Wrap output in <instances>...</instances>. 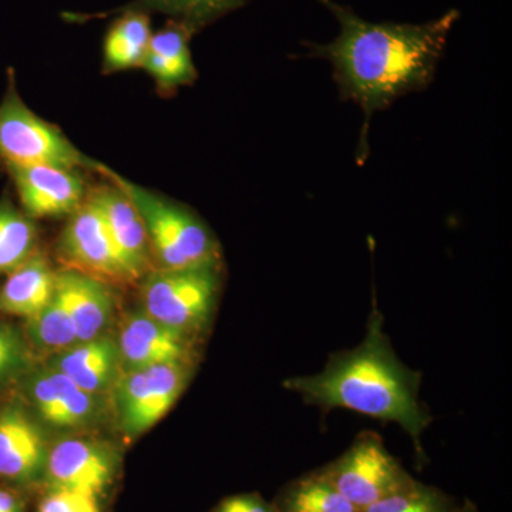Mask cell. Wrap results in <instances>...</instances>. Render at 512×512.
Here are the masks:
<instances>
[{
  "instance_id": "18",
  "label": "cell",
  "mask_w": 512,
  "mask_h": 512,
  "mask_svg": "<svg viewBox=\"0 0 512 512\" xmlns=\"http://www.w3.org/2000/svg\"><path fill=\"white\" fill-rule=\"evenodd\" d=\"M57 285L72 313L77 343L106 333L116 308L111 285L70 269L57 272Z\"/></svg>"
},
{
  "instance_id": "13",
  "label": "cell",
  "mask_w": 512,
  "mask_h": 512,
  "mask_svg": "<svg viewBox=\"0 0 512 512\" xmlns=\"http://www.w3.org/2000/svg\"><path fill=\"white\" fill-rule=\"evenodd\" d=\"M87 201L99 212L111 242L134 282L153 271L150 242L143 218L119 185L107 180L87 192Z\"/></svg>"
},
{
  "instance_id": "3",
  "label": "cell",
  "mask_w": 512,
  "mask_h": 512,
  "mask_svg": "<svg viewBox=\"0 0 512 512\" xmlns=\"http://www.w3.org/2000/svg\"><path fill=\"white\" fill-rule=\"evenodd\" d=\"M100 173L119 185L140 212L150 242L153 269L173 271L221 264L220 244L197 214L131 183L104 165Z\"/></svg>"
},
{
  "instance_id": "20",
  "label": "cell",
  "mask_w": 512,
  "mask_h": 512,
  "mask_svg": "<svg viewBox=\"0 0 512 512\" xmlns=\"http://www.w3.org/2000/svg\"><path fill=\"white\" fill-rule=\"evenodd\" d=\"M23 333L35 355L45 356L46 359L76 345V326L62 289L57 285V278L52 299L42 311L26 319Z\"/></svg>"
},
{
  "instance_id": "7",
  "label": "cell",
  "mask_w": 512,
  "mask_h": 512,
  "mask_svg": "<svg viewBox=\"0 0 512 512\" xmlns=\"http://www.w3.org/2000/svg\"><path fill=\"white\" fill-rule=\"evenodd\" d=\"M18 396L45 427L87 431L99 426L111 410L109 397L97 396L77 386L52 366L42 363L19 383Z\"/></svg>"
},
{
  "instance_id": "19",
  "label": "cell",
  "mask_w": 512,
  "mask_h": 512,
  "mask_svg": "<svg viewBox=\"0 0 512 512\" xmlns=\"http://www.w3.org/2000/svg\"><path fill=\"white\" fill-rule=\"evenodd\" d=\"M57 271L45 254L36 251L28 261L6 276L0 286V312L29 319L42 311L52 299Z\"/></svg>"
},
{
  "instance_id": "5",
  "label": "cell",
  "mask_w": 512,
  "mask_h": 512,
  "mask_svg": "<svg viewBox=\"0 0 512 512\" xmlns=\"http://www.w3.org/2000/svg\"><path fill=\"white\" fill-rule=\"evenodd\" d=\"M0 160L5 165H53L100 173L103 164L84 156L62 131L29 109L9 76L0 101Z\"/></svg>"
},
{
  "instance_id": "12",
  "label": "cell",
  "mask_w": 512,
  "mask_h": 512,
  "mask_svg": "<svg viewBox=\"0 0 512 512\" xmlns=\"http://www.w3.org/2000/svg\"><path fill=\"white\" fill-rule=\"evenodd\" d=\"M20 201L32 220L72 215L86 201L87 191L77 171L53 165H5Z\"/></svg>"
},
{
  "instance_id": "25",
  "label": "cell",
  "mask_w": 512,
  "mask_h": 512,
  "mask_svg": "<svg viewBox=\"0 0 512 512\" xmlns=\"http://www.w3.org/2000/svg\"><path fill=\"white\" fill-rule=\"evenodd\" d=\"M362 512H444V507L436 494L409 481Z\"/></svg>"
},
{
  "instance_id": "10",
  "label": "cell",
  "mask_w": 512,
  "mask_h": 512,
  "mask_svg": "<svg viewBox=\"0 0 512 512\" xmlns=\"http://www.w3.org/2000/svg\"><path fill=\"white\" fill-rule=\"evenodd\" d=\"M323 477L360 512L410 481L372 434L353 444Z\"/></svg>"
},
{
  "instance_id": "8",
  "label": "cell",
  "mask_w": 512,
  "mask_h": 512,
  "mask_svg": "<svg viewBox=\"0 0 512 512\" xmlns=\"http://www.w3.org/2000/svg\"><path fill=\"white\" fill-rule=\"evenodd\" d=\"M119 450L92 436H64L50 444L42 487L103 497L119 476Z\"/></svg>"
},
{
  "instance_id": "16",
  "label": "cell",
  "mask_w": 512,
  "mask_h": 512,
  "mask_svg": "<svg viewBox=\"0 0 512 512\" xmlns=\"http://www.w3.org/2000/svg\"><path fill=\"white\" fill-rule=\"evenodd\" d=\"M194 35L183 22L170 19L151 36L141 69L153 77L161 93H173L198 79L190 47Z\"/></svg>"
},
{
  "instance_id": "22",
  "label": "cell",
  "mask_w": 512,
  "mask_h": 512,
  "mask_svg": "<svg viewBox=\"0 0 512 512\" xmlns=\"http://www.w3.org/2000/svg\"><path fill=\"white\" fill-rule=\"evenodd\" d=\"M248 0H133L119 9L109 10H137V12L163 13L171 19L183 22L194 33L201 32L215 20L234 12L247 3Z\"/></svg>"
},
{
  "instance_id": "23",
  "label": "cell",
  "mask_w": 512,
  "mask_h": 512,
  "mask_svg": "<svg viewBox=\"0 0 512 512\" xmlns=\"http://www.w3.org/2000/svg\"><path fill=\"white\" fill-rule=\"evenodd\" d=\"M37 365L25 333L10 323L0 322V392L16 386Z\"/></svg>"
},
{
  "instance_id": "15",
  "label": "cell",
  "mask_w": 512,
  "mask_h": 512,
  "mask_svg": "<svg viewBox=\"0 0 512 512\" xmlns=\"http://www.w3.org/2000/svg\"><path fill=\"white\" fill-rule=\"evenodd\" d=\"M45 363L97 396L109 397L123 375L119 345L109 333L76 343L72 348L47 357Z\"/></svg>"
},
{
  "instance_id": "17",
  "label": "cell",
  "mask_w": 512,
  "mask_h": 512,
  "mask_svg": "<svg viewBox=\"0 0 512 512\" xmlns=\"http://www.w3.org/2000/svg\"><path fill=\"white\" fill-rule=\"evenodd\" d=\"M110 15H119L110 23L103 40L104 73H119L137 69L143 64L153 30L148 13L137 10H117V12L64 13L69 22L83 23L86 20L103 19Z\"/></svg>"
},
{
  "instance_id": "14",
  "label": "cell",
  "mask_w": 512,
  "mask_h": 512,
  "mask_svg": "<svg viewBox=\"0 0 512 512\" xmlns=\"http://www.w3.org/2000/svg\"><path fill=\"white\" fill-rule=\"evenodd\" d=\"M116 340L123 372L168 363L194 365L197 353V339L167 328L141 308L124 316Z\"/></svg>"
},
{
  "instance_id": "28",
  "label": "cell",
  "mask_w": 512,
  "mask_h": 512,
  "mask_svg": "<svg viewBox=\"0 0 512 512\" xmlns=\"http://www.w3.org/2000/svg\"><path fill=\"white\" fill-rule=\"evenodd\" d=\"M0 512H26L22 491L0 481Z\"/></svg>"
},
{
  "instance_id": "11",
  "label": "cell",
  "mask_w": 512,
  "mask_h": 512,
  "mask_svg": "<svg viewBox=\"0 0 512 512\" xmlns=\"http://www.w3.org/2000/svg\"><path fill=\"white\" fill-rule=\"evenodd\" d=\"M57 254L70 271L92 276L109 285L134 284L99 212L87 197L82 207L69 215L57 242Z\"/></svg>"
},
{
  "instance_id": "2",
  "label": "cell",
  "mask_w": 512,
  "mask_h": 512,
  "mask_svg": "<svg viewBox=\"0 0 512 512\" xmlns=\"http://www.w3.org/2000/svg\"><path fill=\"white\" fill-rule=\"evenodd\" d=\"M419 382L394 355L383 332V316L375 311L359 346L333 355L316 375L286 380L285 387L325 409L339 407L394 421L419 441L431 420L420 404Z\"/></svg>"
},
{
  "instance_id": "27",
  "label": "cell",
  "mask_w": 512,
  "mask_h": 512,
  "mask_svg": "<svg viewBox=\"0 0 512 512\" xmlns=\"http://www.w3.org/2000/svg\"><path fill=\"white\" fill-rule=\"evenodd\" d=\"M214 512H274L255 495H238L222 501Z\"/></svg>"
},
{
  "instance_id": "6",
  "label": "cell",
  "mask_w": 512,
  "mask_h": 512,
  "mask_svg": "<svg viewBox=\"0 0 512 512\" xmlns=\"http://www.w3.org/2000/svg\"><path fill=\"white\" fill-rule=\"evenodd\" d=\"M191 367L168 363L123 372L109 399L117 426L127 440L143 436L170 412L187 387Z\"/></svg>"
},
{
  "instance_id": "21",
  "label": "cell",
  "mask_w": 512,
  "mask_h": 512,
  "mask_svg": "<svg viewBox=\"0 0 512 512\" xmlns=\"http://www.w3.org/2000/svg\"><path fill=\"white\" fill-rule=\"evenodd\" d=\"M37 251L35 221L13 204L0 198V276H8Z\"/></svg>"
},
{
  "instance_id": "26",
  "label": "cell",
  "mask_w": 512,
  "mask_h": 512,
  "mask_svg": "<svg viewBox=\"0 0 512 512\" xmlns=\"http://www.w3.org/2000/svg\"><path fill=\"white\" fill-rule=\"evenodd\" d=\"M37 512H101L100 500L77 491L49 490Z\"/></svg>"
},
{
  "instance_id": "1",
  "label": "cell",
  "mask_w": 512,
  "mask_h": 512,
  "mask_svg": "<svg viewBox=\"0 0 512 512\" xmlns=\"http://www.w3.org/2000/svg\"><path fill=\"white\" fill-rule=\"evenodd\" d=\"M338 19L340 32L328 45L306 43L311 56L332 64L340 97L365 113L366 140L376 111L414 92L427 89L436 76L448 35L460 19L457 9L439 19L412 23H373L332 0H319Z\"/></svg>"
},
{
  "instance_id": "24",
  "label": "cell",
  "mask_w": 512,
  "mask_h": 512,
  "mask_svg": "<svg viewBox=\"0 0 512 512\" xmlns=\"http://www.w3.org/2000/svg\"><path fill=\"white\" fill-rule=\"evenodd\" d=\"M286 505L289 512H360L323 476L293 488Z\"/></svg>"
},
{
  "instance_id": "4",
  "label": "cell",
  "mask_w": 512,
  "mask_h": 512,
  "mask_svg": "<svg viewBox=\"0 0 512 512\" xmlns=\"http://www.w3.org/2000/svg\"><path fill=\"white\" fill-rule=\"evenodd\" d=\"M221 264L153 269L141 279V309L167 328L197 339L217 308Z\"/></svg>"
},
{
  "instance_id": "9",
  "label": "cell",
  "mask_w": 512,
  "mask_h": 512,
  "mask_svg": "<svg viewBox=\"0 0 512 512\" xmlns=\"http://www.w3.org/2000/svg\"><path fill=\"white\" fill-rule=\"evenodd\" d=\"M46 427L18 394L0 404V481L19 491L42 485L49 440Z\"/></svg>"
}]
</instances>
